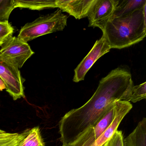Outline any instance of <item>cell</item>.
<instances>
[{"instance_id": "obj_14", "label": "cell", "mask_w": 146, "mask_h": 146, "mask_svg": "<svg viewBox=\"0 0 146 146\" xmlns=\"http://www.w3.org/2000/svg\"><path fill=\"white\" fill-rule=\"evenodd\" d=\"M16 8L15 0L0 1V23L8 22L12 11Z\"/></svg>"}, {"instance_id": "obj_17", "label": "cell", "mask_w": 146, "mask_h": 146, "mask_svg": "<svg viewBox=\"0 0 146 146\" xmlns=\"http://www.w3.org/2000/svg\"><path fill=\"white\" fill-rule=\"evenodd\" d=\"M24 131L21 133H10L6 132L4 134H0V146H4L23 135Z\"/></svg>"}, {"instance_id": "obj_5", "label": "cell", "mask_w": 146, "mask_h": 146, "mask_svg": "<svg viewBox=\"0 0 146 146\" xmlns=\"http://www.w3.org/2000/svg\"><path fill=\"white\" fill-rule=\"evenodd\" d=\"M0 55L22 68L26 60L34 54L28 42L16 36L9 37L1 46Z\"/></svg>"}, {"instance_id": "obj_11", "label": "cell", "mask_w": 146, "mask_h": 146, "mask_svg": "<svg viewBox=\"0 0 146 146\" xmlns=\"http://www.w3.org/2000/svg\"><path fill=\"white\" fill-rule=\"evenodd\" d=\"M145 6L146 0H118L111 19L125 16L136 10L143 8Z\"/></svg>"}, {"instance_id": "obj_18", "label": "cell", "mask_w": 146, "mask_h": 146, "mask_svg": "<svg viewBox=\"0 0 146 146\" xmlns=\"http://www.w3.org/2000/svg\"><path fill=\"white\" fill-rule=\"evenodd\" d=\"M108 146H124V138L121 131L117 130L108 141Z\"/></svg>"}, {"instance_id": "obj_12", "label": "cell", "mask_w": 146, "mask_h": 146, "mask_svg": "<svg viewBox=\"0 0 146 146\" xmlns=\"http://www.w3.org/2000/svg\"><path fill=\"white\" fill-rule=\"evenodd\" d=\"M56 0H15L16 8H29L32 10H43L47 8H56Z\"/></svg>"}, {"instance_id": "obj_10", "label": "cell", "mask_w": 146, "mask_h": 146, "mask_svg": "<svg viewBox=\"0 0 146 146\" xmlns=\"http://www.w3.org/2000/svg\"><path fill=\"white\" fill-rule=\"evenodd\" d=\"M124 146H146V118H143L137 127L124 139Z\"/></svg>"}, {"instance_id": "obj_15", "label": "cell", "mask_w": 146, "mask_h": 146, "mask_svg": "<svg viewBox=\"0 0 146 146\" xmlns=\"http://www.w3.org/2000/svg\"><path fill=\"white\" fill-rule=\"evenodd\" d=\"M146 98V82L139 85L133 86L131 89L129 101L135 103Z\"/></svg>"}, {"instance_id": "obj_6", "label": "cell", "mask_w": 146, "mask_h": 146, "mask_svg": "<svg viewBox=\"0 0 146 146\" xmlns=\"http://www.w3.org/2000/svg\"><path fill=\"white\" fill-rule=\"evenodd\" d=\"M115 102L111 106L99 121L87 129L69 146H91L110 126L115 116Z\"/></svg>"}, {"instance_id": "obj_20", "label": "cell", "mask_w": 146, "mask_h": 146, "mask_svg": "<svg viewBox=\"0 0 146 146\" xmlns=\"http://www.w3.org/2000/svg\"><path fill=\"white\" fill-rule=\"evenodd\" d=\"M6 131H5L2 130L0 129V134H4V133H6Z\"/></svg>"}, {"instance_id": "obj_16", "label": "cell", "mask_w": 146, "mask_h": 146, "mask_svg": "<svg viewBox=\"0 0 146 146\" xmlns=\"http://www.w3.org/2000/svg\"><path fill=\"white\" fill-rule=\"evenodd\" d=\"M14 29L8 22L0 23V47L11 36H13Z\"/></svg>"}, {"instance_id": "obj_21", "label": "cell", "mask_w": 146, "mask_h": 146, "mask_svg": "<svg viewBox=\"0 0 146 146\" xmlns=\"http://www.w3.org/2000/svg\"><path fill=\"white\" fill-rule=\"evenodd\" d=\"M108 141L106 143H105V144H104V145H102V146H108Z\"/></svg>"}, {"instance_id": "obj_2", "label": "cell", "mask_w": 146, "mask_h": 146, "mask_svg": "<svg viewBox=\"0 0 146 146\" xmlns=\"http://www.w3.org/2000/svg\"><path fill=\"white\" fill-rule=\"evenodd\" d=\"M146 6L123 17L111 19L102 31L111 48L122 49L141 41L146 35Z\"/></svg>"}, {"instance_id": "obj_19", "label": "cell", "mask_w": 146, "mask_h": 146, "mask_svg": "<svg viewBox=\"0 0 146 146\" xmlns=\"http://www.w3.org/2000/svg\"><path fill=\"white\" fill-rule=\"evenodd\" d=\"M4 89H6V86L4 82L0 77V91H2Z\"/></svg>"}, {"instance_id": "obj_9", "label": "cell", "mask_w": 146, "mask_h": 146, "mask_svg": "<svg viewBox=\"0 0 146 146\" xmlns=\"http://www.w3.org/2000/svg\"><path fill=\"white\" fill-rule=\"evenodd\" d=\"M96 0H56V7L69 13L76 19L88 17Z\"/></svg>"}, {"instance_id": "obj_13", "label": "cell", "mask_w": 146, "mask_h": 146, "mask_svg": "<svg viewBox=\"0 0 146 146\" xmlns=\"http://www.w3.org/2000/svg\"><path fill=\"white\" fill-rule=\"evenodd\" d=\"M17 146H46L39 126L29 129L28 135Z\"/></svg>"}, {"instance_id": "obj_23", "label": "cell", "mask_w": 146, "mask_h": 146, "mask_svg": "<svg viewBox=\"0 0 146 146\" xmlns=\"http://www.w3.org/2000/svg\"></svg>"}, {"instance_id": "obj_4", "label": "cell", "mask_w": 146, "mask_h": 146, "mask_svg": "<svg viewBox=\"0 0 146 146\" xmlns=\"http://www.w3.org/2000/svg\"><path fill=\"white\" fill-rule=\"evenodd\" d=\"M0 77L5 83L6 89L14 100L25 97L23 84L19 68L0 55Z\"/></svg>"}, {"instance_id": "obj_22", "label": "cell", "mask_w": 146, "mask_h": 146, "mask_svg": "<svg viewBox=\"0 0 146 146\" xmlns=\"http://www.w3.org/2000/svg\"><path fill=\"white\" fill-rule=\"evenodd\" d=\"M62 146H69V144H63Z\"/></svg>"}, {"instance_id": "obj_3", "label": "cell", "mask_w": 146, "mask_h": 146, "mask_svg": "<svg viewBox=\"0 0 146 146\" xmlns=\"http://www.w3.org/2000/svg\"><path fill=\"white\" fill-rule=\"evenodd\" d=\"M68 17L60 9L53 13L42 16L22 28L18 38L26 42L39 36L62 31L67 25Z\"/></svg>"}, {"instance_id": "obj_7", "label": "cell", "mask_w": 146, "mask_h": 146, "mask_svg": "<svg viewBox=\"0 0 146 146\" xmlns=\"http://www.w3.org/2000/svg\"><path fill=\"white\" fill-rule=\"evenodd\" d=\"M111 49L106 39L102 35L100 39L96 40L89 52L75 69L73 82H78L84 80L86 74L93 65Z\"/></svg>"}, {"instance_id": "obj_8", "label": "cell", "mask_w": 146, "mask_h": 146, "mask_svg": "<svg viewBox=\"0 0 146 146\" xmlns=\"http://www.w3.org/2000/svg\"><path fill=\"white\" fill-rule=\"evenodd\" d=\"M118 0H96L88 17L89 27L100 28L102 31L111 19Z\"/></svg>"}, {"instance_id": "obj_1", "label": "cell", "mask_w": 146, "mask_h": 146, "mask_svg": "<svg viewBox=\"0 0 146 146\" xmlns=\"http://www.w3.org/2000/svg\"><path fill=\"white\" fill-rule=\"evenodd\" d=\"M133 85L130 72L124 68L112 70L102 78L93 96L84 105L65 114L59 123L60 141L70 144L94 126L113 103L129 102Z\"/></svg>"}]
</instances>
